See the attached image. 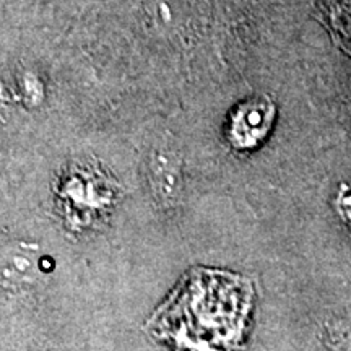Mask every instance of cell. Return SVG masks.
<instances>
[{
    "label": "cell",
    "instance_id": "1",
    "mask_svg": "<svg viewBox=\"0 0 351 351\" xmlns=\"http://www.w3.org/2000/svg\"><path fill=\"white\" fill-rule=\"evenodd\" d=\"M38 245L15 243L3 249L2 278L10 288H32L39 278Z\"/></svg>",
    "mask_w": 351,
    "mask_h": 351
},
{
    "label": "cell",
    "instance_id": "2",
    "mask_svg": "<svg viewBox=\"0 0 351 351\" xmlns=\"http://www.w3.org/2000/svg\"><path fill=\"white\" fill-rule=\"evenodd\" d=\"M148 179L155 197L163 204L173 202L181 191V163L174 152L156 150L150 156Z\"/></svg>",
    "mask_w": 351,
    "mask_h": 351
}]
</instances>
